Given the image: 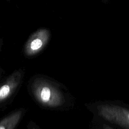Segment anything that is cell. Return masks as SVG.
<instances>
[{
	"instance_id": "cell-7",
	"label": "cell",
	"mask_w": 129,
	"mask_h": 129,
	"mask_svg": "<svg viewBox=\"0 0 129 129\" xmlns=\"http://www.w3.org/2000/svg\"><path fill=\"white\" fill-rule=\"evenodd\" d=\"M103 129H114L113 128L111 127L110 126L105 124H104L103 125Z\"/></svg>"
},
{
	"instance_id": "cell-5",
	"label": "cell",
	"mask_w": 129,
	"mask_h": 129,
	"mask_svg": "<svg viewBox=\"0 0 129 129\" xmlns=\"http://www.w3.org/2000/svg\"><path fill=\"white\" fill-rule=\"evenodd\" d=\"M25 112V108H20L6 116L0 120V129H15Z\"/></svg>"
},
{
	"instance_id": "cell-3",
	"label": "cell",
	"mask_w": 129,
	"mask_h": 129,
	"mask_svg": "<svg viewBox=\"0 0 129 129\" xmlns=\"http://www.w3.org/2000/svg\"><path fill=\"white\" fill-rule=\"evenodd\" d=\"M24 76V72L22 69L16 70L0 84V106L9 100L16 92Z\"/></svg>"
},
{
	"instance_id": "cell-1",
	"label": "cell",
	"mask_w": 129,
	"mask_h": 129,
	"mask_svg": "<svg viewBox=\"0 0 129 129\" xmlns=\"http://www.w3.org/2000/svg\"><path fill=\"white\" fill-rule=\"evenodd\" d=\"M28 86L31 95L43 107L56 109L67 104L68 97L62 86L47 77L33 76L30 80Z\"/></svg>"
},
{
	"instance_id": "cell-10",
	"label": "cell",
	"mask_w": 129,
	"mask_h": 129,
	"mask_svg": "<svg viewBox=\"0 0 129 129\" xmlns=\"http://www.w3.org/2000/svg\"><path fill=\"white\" fill-rule=\"evenodd\" d=\"M0 76H1V75H0Z\"/></svg>"
},
{
	"instance_id": "cell-9",
	"label": "cell",
	"mask_w": 129,
	"mask_h": 129,
	"mask_svg": "<svg viewBox=\"0 0 129 129\" xmlns=\"http://www.w3.org/2000/svg\"><path fill=\"white\" fill-rule=\"evenodd\" d=\"M0 75H1V73H0Z\"/></svg>"
},
{
	"instance_id": "cell-6",
	"label": "cell",
	"mask_w": 129,
	"mask_h": 129,
	"mask_svg": "<svg viewBox=\"0 0 129 129\" xmlns=\"http://www.w3.org/2000/svg\"><path fill=\"white\" fill-rule=\"evenodd\" d=\"M27 129H41L39 126H38L35 122L31 121L27 125Z\"/></svg>"
},
{
	"instance_id": "cell-8",
	"label": "cell",
	"mask_w": 129,
	"mask_h": 129,
	"mask_svg": "<svg viewBox=\"0 0 129 129\" xmlns=\"http://www.w3.org/2000/svg\"><path fill=\"white\" fill-rule=\"evenodd\" d=\"M103 2H104V3H106V2H107V1H108V0H102Z\"/></svg>"
},
{
	"instance_id": "cell-2",
	"label": "cell",
	"mask_w": 129,
	"mask_h": 129,
	"mask_svg": "<svg viewBox=\"0 0 129 129\" xmlns=\"http://www.w3.org/2000/svg\"><path fill=\"white\" fill-rule=\"evenodd\" d=\"M97 114L112 123L129 129V109L117 105L100 104L97 106Z\"/></svg>"
},
{
	"instance_id": "cell-4",
	"label": "cell",
	"mask_w": 129,
	"mask_h": 129,
	"mask_svg": "<svg viewBox=\"0 0 129 129\" xmlns=\"http://www.w3.org/2000/svg\"><path fill=\"white\" fill-rule=\"evenodd\" d=\"M50 35V31L45 28H41L36 31L29 37L25 44V55L30 57L39 53L48 43Z\"/></svg>"
}]
</instances>
